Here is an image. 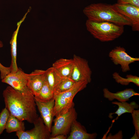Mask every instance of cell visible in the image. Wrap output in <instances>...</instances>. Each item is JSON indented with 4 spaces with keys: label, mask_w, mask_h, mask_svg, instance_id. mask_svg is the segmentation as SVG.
Instances as JSON below:
<instances>
[{
    "label": "cell",
    "mask_w": 139,
    "mask_h": 139,
    "mask_svg": "<svg viewBox=\"0 0 139 139\" xmlns=\"http://www.w3.org/2000/svg\"><path fill=\"white\" fill-rule=\"evenodd\" d=\"M54 96L53 92L46 81H45L38 94L34 96L36 100L43 102L50 101L54 98Z\"/></svg>",
    "instance_id": "obj_20"
},
{
    "label": "cell",
    "mask_w": 139,
    "mask_h": 139,
    "mask_svg": "<svg viewBox=\"0 0 139 139\" xmlns=\"http://www.w3.org/2000/svg\"><path fill=\"white\" fill-rule=\"evenodd\" d=\"M26 17L24 16L23 18L17 24V28L14 32L10 41L11 56V63L10 66L11 71L10 73H13L16 72L18 69L16 63L17 58V39L18 32L21 23Z\"/></svg>",
    "instance_id": "obj_16"
},
{
    "label": "cell",
    "mask_w": 139,
    "mask_h": 139,
    "mask_svg": "<svg viewBox=\"0 0 139 139\" xmlns=\"http://www.w3.org/2000/svg\"><path fill=\"white\" fill-rule=\"evenodd\" d=\"M74 107L56 117L53 120L54 124L51 127L50 137L59 134L67 136L69 134L72 124L77 117V114Z\"/></svg>",
    "instance_id": "obj_5"
},
{
    "label": "cell",
    "mask_w": 139,
    "mask_h": 139,
    "mask_svg": "<svg viewBox=\"0 0 139 139\" xmlns=\"http://www.w3.org/2000/svg\"><path fill=\"white\" fill-rule=\"evenodd\" d=\"M83 11L89 20L110 22L124 26L132 25L129 19L117 12L113 5L101 3L92 4L85 7Z\"/></svg>",
    "instance_id": "obj_2"
},
{
    "label": "cell",
    "mask_w": 139,
    "mask_h": 139,
    "mask_svg": "<svg viewBox=\"0 0 139 139\" xmlns=\"http://www.w3.org/2000/svg\"><path fill=\"white\" fill-rule=\"evenodd\" d=\"M10 114L5 107L0 113V135L5 129L6 125Z\"/></svg>",
    "instance_id": "obj_23"
},
{
    "label": "cell",
    "mask_w": 139,
    "mask_h": 139,
    "mask_svg": "<svg viewBox=\"0 0 139 139\" xmlns=\"http://www.w3.org/2000/svg\"><path fill=\"white\" fill-rule=\"evenodd\" d=\"M139 137L138 136L136 132L135 131V132L134 135L130 139H138Z\"/></svg>",
    "instance_id": "obj_29"
},
{
    "label": "cell",
    "mask_w": 139,
    "mask_h": 139,
    "mask_svg": "<svg viewBox=\"0 0 139 139\" xmlns=\"http://www.w3.org/2000/svg\"><path fill=\"white\" fill-rule=\"evenodd\" d=\"M3 95L5 107L20 120L33 123L39 117L34 96L28 88L20 91L9 85L3 91Z\"/></svg>",
    "instance_id": "obj_1"
},
{
    "label": "cell",
    "mask_w": 139,
    "mask_h": 139,
    "mask_svg": "<svg viewBox=\"0 0 139 139\" xmlns=\"http://www.w3.org/2000/svg\"><path fill=\"white\" fill-rule=\"evenodd\" d=\"M67 136L63 134H59L55 136L50 137V139H66L67 138Z\"/></svg>",
    "instance_id": "obj_28"
},
{
    "label": "cell",
    "mask_w": 139,
    "mask_h": 139,
    "mask_svg": "<svg viewBox=\"0 0 139 139\" xmlns=\"http://www.w3.org/2000/svg\"><path fill=\"white\" fill-rule=\"evenodd\" d=\"M113 78L118 84L123 85H127L130 83H133L137 86H139V77L132 74L127 75L125 78L121 76L119 74L115 72L112 74Z\"/></svg>",
    "instance_id": "obj_21"
},
{
    "label": "cell",
    "mask_w": 139,
    "mask_h": 139,
    "mask_svg": "<svg viewBox=\"0 0 139 139\" xmlns=\"http://www.w3.org/2000/svg\"><path fill=\"white\" fill-rule=\"evenodd\" d=\"M73 59L61 58L55 61L52 67L63 77H70L73 67Z\"/></svg>",
    "instance_id": "obj_15"
},
{
    "label": "cell",
    "mask_w": 139,
    "mask_h": 139,
    "mask_svg": "<svg viewBox=\"0 0 139 139\" xmlns=\"http://www.w3.org/2000/svg\"><path fill=\"white\" fill-rule=\"evenodd\" d=\"M34 127L26 131L16 132L19 139H50L51 133L45 124L41 117L39 116L33 123Z\"/></svg>",
    "instance_id": "obj_7"
},
{
    "label": "cell",
    "mask_w": 139,
    "mask_h": 139,
    "mask_svg": "<svg viewBox=\"0 0 139 139\" xmlns=\"http://www.w3.org/2000/svg\"><path fill=\"white\" fill-rule=\"evenodd\" d=\"M88 83L86 81L76 82L70 89L64 92L54 94V116L65 112L74 107L73 100L76 95L83 90Z\"/></svg>",
    "instance_id": "obj_4"
},
{
    "label": "cell",
    "mask_w": 139,
    "mask_h": 139,
    "mask_svg": "<svg viewBox=\"0 0 139 139\" xmlns=\"http://www.w3.org/2000/svg\"><path fill=\"white\" fill-rule=\"evenodd\" d=\"M123 135L122 131H120L117 134L114 135H111L110 134L107 137L106 139H122Z\"/></svg>",
    "instance_id": "obj_27"
},
{
    "label": "cell",
    "mask_w": 139,
    "mask_h": 139,
    "mask_svg": "<svg viewBox=\"0 0 139 139\" xmlns=\"http://www.w3.org/2000/svg\"><path fill=\"white\" fill-rule=\"evenodd\" d=\"M112 103L118 106V107L116 112L111 113L109 115V117L110 118L112 114H117V117L115 120L118 119L119 117L123 114L126 113L131 114L134 110L138 109L139 107L138 105L134 101H133L130 103L126 101L120 102L116 101L112 102Z\"/></svg>",
    "instance_id": "obj_17"
},
{
    "label": "cell",
    "mask_w": 139,
    "mask_h": 139,
    "mask_svg": "<svg viewBox=\"0 0 139 139\" xmlns=\"http://www.w3.org/2000/svg\"><path fill=\"white\" fill-rule=\"evenodd\" d=\"M5 129L6 132L8 133L24 131V122L10 114L6 125Z\"/></svg>",
    "instance_id": "obj_19"
},
{
    "label": "cell",
    "mask_w": 139,
    "mask_h": 139,
    "mask_svg": "<svg viewBox=\"0 0 139 139\" xmlns=\"http://www.w3.org/2000/svg\"><path fill=\"white\" fill-rule=\"evenodd\" d=\"M1 81L19 91H23L28 88L27 74L20 68L16 72L8 74L1 79Z\"/></svg>",
    "instance_id": "obj_10"
},
{
    "label": "cell",
    "mask_w": 139,
    "mask_h": 139,
    "mask_svg": "<svg viewBox=\"0 0 139 139\" xmlns=\"http://www.w3.org/2000/svg\"><path fill=\"white\" fill-rule=\"evenodd\" d=\"M76 82L69 77H63L55 88L54 94L65 91L71 88Z\"/></svg>",
    "instance_id": "obj_22"
},
{
    "label": "cell",
    "mask_w": 139,
    "mask_h": 139,
    "mask_svg": "<svg viewBox=\"0 0 139 139\" xmlns=\"http://www.w3.org/2000/svg\"><path fill=\"white\" fill-rule=\"evenodd\" d=\"M72 59L73 64L70 77L76 82L86 81L90 83L92 72L88 61L75 55Z\"/></svg>",
    "instance_id": "obj_6"
},
{
    "label": "cell",
    "mask_w": 139,
    "mask_h": 139,
    "mask_svg": "<svg viewBox=\"0 0 139 139\" xmlns=\"http://www.w3.org/2000/svg\"><path fill=\"white\" fill-rule=\"evenodd\" d=\"M63 77L52 67L45 71V80L47 82L50 88L53 92L55 88Z\"/></svg>",
    "instance_id": "obj_18"
},
{
    "label": "cell",
    "mask_w": 139,
    "mask_h": 139,
    "mask_svg": "<svg viewBox=\"0 0 139 139\" xmlns=\"http://www.w3.org/2000/svg\"><path fill=\"white\" fill-rule=\"evenodd\" d=\"M35 101L41 117L51 133L52 124L54 117V108L55 100L53 98L47 102H41L35 100Z\"/></svg>",
    "instance_id": "obj_11"
},
{
    "label": "cell",
    "mask_w": 139,
    "mask_h": 139,
    "mask_svg": "<svg viewBox=\"0 0 139 139\" xmlns=\"http://www.w3.org/2000/svg\"><path fill=\"white\" fill-rule=\"evenodd\" d=\"M104 97L109 101H112L116 99L119 102H126L129 100L132 97L139 95V94L135 92L132 88H127L115 93L110 92L107 88H104L103 90Z\"/></svg>",
    "instance_id": "obj_14"
},
{
    "label": "cell",
    "mask_w": 139,
    "mask_h": 139,
    "mask_svg": "<svg viewBox=\"0 0 139 139\" xmlns=\"http://www.w3.org/2000/svg\"><path fill=\"white\" fill-rule=\"evenodd\" d=\"M108 56L115 65H120L123 72L130 71V64L139 61L138 58L131 56L125 48L120 46L116 47L112 49L109 52Z\"/></svg>",
    "instance_id": "obj_8"
},
{
    "label": "cell",
    "mask_w": 139,
    "mask_h": 139,
    "mask_svg": "<svg viewBox=\"0 0 139 139\" xmlns=\"http://www.w3.org/2000/svg\"><path fill=\"white\" fill-rule=\"evenodd\" d=\"M118 12L128 18L131 21L133 30L139 31V7L130 4L117 3L112 5Z\"/></svg>",
    "instance_id": "obj_9"
},
{
    "label": "cell",
    "mask_w": 139,
    "mask_h": 139,
    "mask_svg": "<svg viewBox=\"0 0 139 139\" xmlns=\"http://www.w3.org/2000/svg\"><path fill=\"white\" fill-rule=\"evenodd\" d=\"M3 46L2 42L0 40V48L3 47Z\"/></svg>",
    "instance_id": "obj_30"
},
{
    "label": "cell",
    "mask_w": 139,
    "mask_h": 139,
    "mask_svg": "<svg viewBox=\"0 0 139 139\" xmlns=\"http://www.w3.org/2000/svg\"><path fill=\"white\" fill-rule=\"evenodd\" d=\"M10 67H6L0 63V78L1 79H3L7 75L10 73Z\"/></svg>",
    "instance_id": "obj_25"
},
{
    "label": "cell",
    "mask_w": 139,
    "mask_h": 139,
    "mask_svg": "<svg viewBox=\"0 0 139 139\" xmlns=\"http://www.w3.org/2000/svg\"><path fill=\"white\" fill-rule=\"evenodd\" d=\"M69 134L67 139H94L97 136L96 133H88L84 126L76 120L72 124Z\"/></svg>",
    "instance_id": "obj_13"
},
{
    "label": "cell",
    "mask_w": 139,
    "mask_h": 139,
    "mask_svg": "<svg viewBox=\"0 0 139 139\" xmlns=\"http://www.w3.org/2000/svg\"><path fill=\"white\" fill-rule=\"evenodd\" d=\"M45 71L36 70L30 74H27V87L34 96L39 94L45 80Z\"/></svg>",
    "instance_id": "obj_12"
},
{
    "label": "cell",
    "mask_w": 139,
    "mask_h": 139,
    "mask_svg": "<svg viewBox=\"0 0 139 139\" xmlns=\"http://www.w3.org/2000/svg\"><path fill=\"white\" fill-rule=\"evenodd\" d=\"M85 24L87 30L94 38L102 42L113 41L119 37L124 32V26L110 22L88 19Z\"/></svg>",
    "instance_id": "obj_3"
},
{
    "label": "cell",
    "mask_w": 139,
    "mask_h": 139,
    "mask_svg": "<svg viewBox=\"0 0 139 139\" xmlns=\"http://www.w3.org/2000/svg\"><path fill=\"white\" fill-rule=\"evenodd\" d=\"M117 3L121 4H130L139 7V0H117Z\"/></svg>",
    "instance_id": "obj_26"
},
{
    "label": "cell",
    "mask_w": 139,
    "mask_h": 139,
    "mask_svg": "<svg viewBox=\"0 0 139 139\" xmlns=\"http://www.w3.org/2000/svg\"><path fill=\"white\" fill-rule=\"evenodd\" d=\"M133 123L136 131L139 137V110H134L131 113Z\"/></svg>",
    "instance_id": "obj_24"
}]
</instances>
